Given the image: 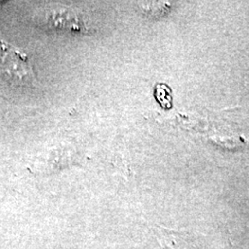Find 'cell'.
<instances>
[{"instance_id": "obj_1", "label": "cell", "mask_w": 249, "mask_h": 249, "mask_svg": "<svg viewBox=\"0 0 249 249\" xmlns=\"http://www.w3.org/2000/svg\"><path fill=\"white\" fill-rule=\"evenodd\" d=\"M0 77L17 88H35L37 79L26 53L0 41Z\"/></svg>"}, {"instance_id": "obj_2", "label": "cell", "mask_w": 249, "mask_h": 249, "mask_svg": "<svg viewBox=\"0 0 249 249\" xmlns=\"http://www.w3.org/2000/svg\"><path fill=\"white\" fill-rule=\"evenodd\" d=\"M160 249H196L193 236L187 232L170 230L161 226L153 227Z\"/></svg>"}]
</instances>
